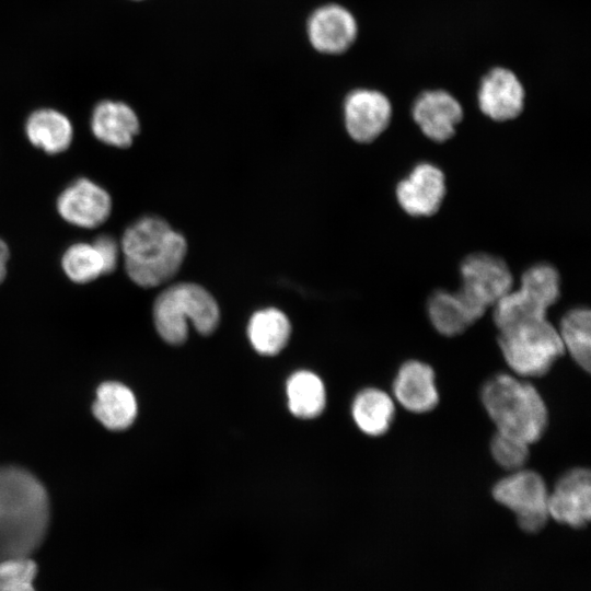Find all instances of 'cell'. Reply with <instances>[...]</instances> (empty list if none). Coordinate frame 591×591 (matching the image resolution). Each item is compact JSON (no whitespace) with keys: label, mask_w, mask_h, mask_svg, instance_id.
<instances>
[{"label":"cell","mask_w":591,"mask_h":591,"mask_svg":"<svg viewBox=\"0 0 591 591\" xmlns=\"http://www.w3.org/2000/svg\"><path fill=\"white\" fill-rule=\"evenodd\" d=\"M48 522L43 484L24 468L0 467V559L30 557L42 544Z\"/></svg>","instance_id":"6da1fadb"},{"label":"cell","mask_w":591,"mask_h":591,"mask_svg":"<svg viewBox=\"0 0 591 591\" xmlns=\"http://www.w3.org/2000/svg\"><path fill=\"white\" fill-rule=\"evenodd\" d=\"M186 251L183 235L157 217L135 221L125 230L120 241L126 273L143 288L157 287L173 278Z\"/></svg>","instance_id":"7a4b0ae2"},{"label":"cell","mask_w":591,"mask_h":591,"mask_svg":"<svg viewBox=\"0 0 591 591\" xmlns=\"http://www.w3.org/2000/svg\"><path fill=\"white\" fill-rule=\"evenodd\" d=\"M480 399L497 431L531 444L547 428L548 410L542 395L520 376L507 373L491 376L482 387Z\"/></svg>","instance_id":"3957f363"},{"label":"cell","mask_w":591,"mask_h":591,"mask_svg":"<svg viewBox=\"0 0 591 591\" xmlns=\"http://www.w3.org/2000/svg\"><path fill=\"white\" fill-rule=\"evenodd\" d=\"M153 320L166 343L179 345L187 338L188 322L202 335L212 333L219 323V308L205 288L196 283H176L155 299Z\"/></svg>","instance_id":"277c9868"},{"label":"cell","mask_w":591,"mask_h":591,"mask_svg":"<svg viewBox=\"0 0 591 591\" xmlns=\"http://www.w3.org/2000/svg\"><path fill=\"white\" fill-rule=\"evenodd\" d=\"M498 345L520 378L544 375L565 351L557 328L546 317L499 331Z\"/></svg>","instance_id":"5b68a950"},{"label":"cell","mask_w":591,"mask_h":591,"mask_svg":"<svg viewBox=\"0 0 591 591\" xmlns=\"http://www.w3.org/2000/svg\"><path fill=\"white\" fill-rule=\"evenodd\" d=\"M491 493L497 502L515 514L524 532L536 533L546 525L549 490L537 472L524 467L509 472L494 485Z\"/></svg>","instance_id":"8992f818"},{"label":"cell","mask_w":591,"mask_h":591,"mask_svg":"<svg viewBox=\"0 0 591 591\" xmlns=\"http://www.w3.org/2000/svg\"><path fill=\"white\" fill-rule=\"evenodd\" d=\"M459 292L484 315L485 311L512 289L513 277L503 259L487 253L468 255L460 266Z\"/></svg>","instance_id":"52a82bcc"},{"label":"cell","mask_w":591,"mask_h":591,"mask_svg":"<svg viewBox=\"0 0 591 591\" xmlns=\"http://www.w3.org/2000/svg\"><path fill=\"white\" fill-rule=\"evenodd\" d=\"M549 518L573 529L586 526L591 519L590 472L583 467L563 474L548 493Z\"/></svg>","instance_id":"ba28073f"},{"label":"cell","mask_w":591,"mask_h":591,"mask_svg":"<svg viewBox=\"0 0 591 591\" xmlns=\"http://www.w3.org/2000/svg\"><path fill=\"white\" fill-rule=\"evenodd\" d=\"M358 24L354 14L337 3L316 8L308 18L306 36L318 53L339 55L356 42Z\"/></svg>","instance_id":"9c48e42d"},{"label":"cell","mask_w":591,"mask_h":591,"mask_svg":"<svg viewBox=\"0 0 591 591\" xmlns=\"http://www.w3.org/2000/svg\"><path fill=\"white\" fill-rule=\"evenodd\" d=\"M344 117L346 129L355 141L371 142L390 125L392 104L378 90L356 89L345 99Z\"/></svg>","instance_id":"30bf717a"},{"label":"cell","mask_w":591,"mask_h":591,"mask_svg":"<svg viewBox=\"0 0 591 591\" xmlns=\"http://www.w3.org/2000/svg\"><path fill=\"white\" fill-rule=\"evenodd\" d=\"M57 210L68 223L83 229H94L108 219L112 199L99 184L80 177L60 193L57 198Z\"/></svg>","instance_id":"8fae6325"},{"label":"cell","mask_w":591,"mask_h":591,"mask_svg":"<svg viewBox=\"0 0 591 591\" xmlns=\"http://www.w3.org/2000/svg\"><path fill=\"white\" fill-rule=\"evenodd\" d=\"M524 88L515 73L503 67L490 69L480 80L477 102L480 112L495 121L517 118L523 111Z\"/></svg>","instance_id":"7c38bea8"},{"label":"cell","mask_w":591,"mask_h":591,"mask_svg":"<svg viewBox=\"0 0 591 591\" xmlns=\"http://www.w3.org/2000/svg\"><path fill=\"white\" fill-rule=\"evenodd\" d=\"M445 196V177L436 165L422 162L414 166L396 186L401 208L412 217H430L441 207Z\"/></svg>","instance_id":"4fadbf2b"},{"label":"cell","mask_w":591,"mask_h":591,"mask_svg":"<svg viewBox=\"0 0 591 591\" xmlns=\"http://www.w3.org/2000/svg\"><path fill=\"white\" fill-rule=\"evenodd\" d=\"M412 115L427 138L436 142H444L455 134L464 112L452 94L437 89L424 91L416 97L412 106Z\"/></svg>","instance_id":"5bb4252c"},{"label":"cell","mask_w":591,"mask_h":591,"mask_svg":"<svg viewBox=\"0 0 591 591\" xmlns=\"http://www.w3.org/2000/svg\"><path fill=\"white\" fill-rule=\"evenodd\" d=\"M392 390L398 404L412 413L430 412L439 403L434 371L419 360H407L398 368Z\"/></svg>","instance_id":"9a60e30c"},{"label":"cell","mask_w":591,"mask_h":591,"mask_svg":"<svg viewBox=\"0 0 591 591\" xmlns=\"http://www.w3.org/2000/svg\"><path fill=\"white\" fill-rule=\"evenodd\" d=\"M139 129L137 114L124 102L105 100L93 108L91 130L97 140L107 146L128 148Z\"/></svg>","instance_id":"2e32d148"},{"label":"cell","mask_w":591,"mask_h":591,"mask_svg":"<svg viewBox=\"0 0 591 591\" xmlns=\"http://www.w3.org/2000/svg\"><path fill=\"white\" fill-rule=\"evenodd\" d=\"M432 326L441 335L453 337L462 334L483 315L457 291L437 290L427 302Z\"/></svg>","instance_id":"e0dca14e"},{"label":"cell","mask_w":591,"mask_h":591,"mask_svg":"<svg viewBox=\"0 0 591 591\" xmlns=\"http://www.w3.org/2000/svg\"><path fill=\"white\" fill-rule=\"evenodd\" d=\"M25 134L34 147L48 154H57L71 144L73 127L65 114L53 108H39L27 117Z\"/></svg>","instance_id":"ac0fdd59"},{"label":"cell","mask_w":591,"mask_h":591,"mask_svg":"<svg viewBox=\"0 0 591 591\" xmlns=\"http://www.w3.org/2000/svg\"><path fill=\"white\" fill-rule=\"evenodd\" d=\"M92 410L96 419L107 429H127L137 416V401L126 385L104 382L96 390Z\"/></svg>","instance_id":"d6986e66"},{"label":"cell","mask_w":591,"mask_h":591,"mask_svg":"<svg viewBox=\"0 0 591 591\" xmlns=\"http://www.w3.org/2000/svg\"><path fill=\"white\" fill-rule=\"evenodd\" d=\"M351 414L357 427L363 433L379 437L390 429L394 420V401L386 392L368 387L356 395Z\"/></svg>","instance_id":"ffe728a7"},{"label":"cell","mask_w":591,"mask_h":591,"mask_svg":"<svg viewBox=\"0 0 591 591\" xmlns=\"http://www.w3.org/2000/svg\"><path fill=\"white\" fill-rule=\"evenodd\" d=\"M291 333L288 317L281 311L269 308L253 314L247 335L253 348L260 355L274 356L285 348Z\"/></svg>","instance_id":"44dd1931"},{"label":"cell","mask_w":591,"mask_h":591,"mask_svg":"<svg viewBox=\"0 0 591 591\" xmlns=\"http://www.w3.org/2000/svg\"><path fill=\"white\" fill-rule=\"evenodd\" d=\"M564 350L586 371L591 366V313L588 308L569 310L557 329Z\"/></svg>","instance_id":"7402d4cb"},{"label":"cell","mask_w":591,"mask_h":591,"mask_svg":"<svg viewBox=\"0 0 591 591\" xmlns=\"http://www.w3.org/2000/svg\"><path fill=\"white\" fill-rule=\"evenodd\" d=\"M288 406L299 418L310 419L318 416L326 403L322 380L310 371H298L287 382Z\"/></svg>","instance_id":"603a6c76"},{"label":"cell","mask_w":591,"mask_h":591,"mask_svg":"<svg viewBox=\"0 0 591 591\" xmlns=\"http://www.w3.org/2000/svg\"><path fill=\"white\" fill-rule=\"evenodd\" d=\"M494 322L499 331L545 318L547 309L522 289L510 290L494 304Z\"/></svg>","instance_id":"cb8c5ba5"},{"label":"cell","mask_w":591,"mask_h":591,"mask_svg":"<svg viewBox=\"0 0 591 591\" xmlns=\"http://www.w3.org/2000/svg\"><path fill=\"white\" fill-rule=\"evenodd\" d=\"M66 276L76 283H88L105 275L103 259L93 243H74L61 257Z\"/></svg>","instance_id":"d4e9b609"},{"label":"cell","mask_w":591,"mask_h":591,"mask_svg":"<svg viewBox=\"0 0 591 591\" xmlns=\"http://www.w3.org/2000/svg\"><path fill=\"white\" fill-rule=\"evenodd\" d=\"M520 289L548 310L557 302L560 296L559 274L549 264L533 265L522 274Z\"/></svg>","instance_id":"484cf974"},{"label":"cell","mask_w":591,"mask_h":591,"mask_svg":"<svg viewBox=\"0 0 591 591\" xmlns=\"http://www.w3.org/2000/svg\"><path fill=\"white\" fill-rule=\"evenodd\" d=\"M530 444L517 437L496 431L490 441V453L496 463L508 472L524 467Z\"/></svg>","instance_id":"4316f807"},{"label":"cell","mask_w":591,"mask_h":591,"mask_svg":"<svg viewBox=\"0 0 591 591\" xmlns=\"http://www.w3.org/2000/svg\"><path fill=\"white\" fill-rule=\"evenodd\" d=\"M37 566L30 557L0 559V591H35Z\"/></svg>","instance_id":"83f0119b"},{"label":"cell","mask_w":591,"mask_h":591,"mask_svg":"<svg viewBox=\"0 0 591 591\" xmlns=\"http://www.w3.org/2000/svg\"><path fill=\"white\" fill-rule=\"evenodd\" d=\"M93 244L103 259L105 275L113 273L117 267L120 254V245L116 239L108 234H101L93 241Z\"/></svg>","instance_id":"f1b7e54d"},{"label":"cell","mask_w":591,"mask_h":591,"mask_svg":"<svg viewBox=\"0 0 591 591\" xmlns=\"http://www.w3.org/2000/svg\"><path fill=\"white\" fill-rule=\"evenodd\" d=\"M9 257H10L9 247L5 244V242L0 239V283L5 278Z\"/></svg>","instance_id":"f546056e"}]
</instances>
